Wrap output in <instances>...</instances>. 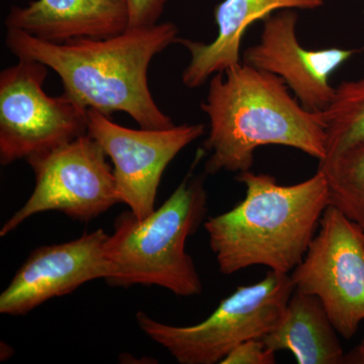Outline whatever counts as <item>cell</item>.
Returning <instances> with one entry per match:
<instances>
[{"label":"cell","mask_w":364,"mask_h":364,"mask_svg":"<svg viewBox=\"0 0 364 364\" xmlns=\"http://www.w3.org/2000/svg\"><path fill=\"white\" fill-rule=\"evenodd\" d=\"M177 35L173 23H158L107 39L55 44L7 28L6 45L16 58L41 62L56 72L64 93L85 109L109 117L126 112L140 128L162 130L176 124L155 102L148 71L153 58L177 42Z\"/></svg>","instance_id":"1"},{"label":"cell","mask_w":364,"mask_h":364,"mask_svg":"<svg viewBox=\"0 0 364 364\" xmlns=\"http://www.w3.org/2000/svg\"><path fill=\"white\" fill-rule=\"evenodd\" d=\"M200 109L210 119L207 174L247 171L254 152L267 145L294 148L318 161L327 157L322 112L305 109L279 76L243 62L210 77Z\"/></svg>","instance_id":"2"},{"label":"cell","mask_w":364,"mask_h":364,"mask_svg":"<svg viewBox=\"0 0 364 364\" xmlns=\"http://www.w3.org/2000/svg\"><path fill=\"white\" fill-rule=\"evenodd\" d=\"M237 181L245 198L229 212L208 218L203 224L210 249L223 274L231 275L260 265L289 274L305 257L330 205L324 174L293 184L251 170Z\"/></svg>","instance_id":"3"},{"label":"cell","mask_w":364,"mask_h":364,"mask_svg":"<svg viewBox=\"0 0 364 364\" xmlns=\"http://www.w3.org/2000/svg\"><path fill=\"white\" fill-rule=\"evenodd\" d=\"M208 212L203 176L188 174L161 207L143 220L122 213L105 244L112 287L158 286L178 296H198L203 282L186 240Z\"/></svg>","instance_id":"4"},{"label":"cell","mask_w":364,"mask_h":364,"mask_svg":"<svg viewBox=\"0 0 364 364\" xmlns=\"http://www.w3.org/2000/svg\"><path fill=\"white\" fill-rule=\"evenodd\" d=\"M291 274L272 272L257 284L238 287L198 324L178 327L136 313L139 327L181 364L221 363L239 344L262 339L277 323L294 294Z\"/></svg>","instance_id":"5"},{"label":"cell","mask_w":364,"mask_h":364,"mask_svg":"<svg viewBox=\"0 0 364 364\" xmlns=\"http://www.w3.org/2000/svg\"><path fill=\"white\" fill-rule=\"evenodd\" d=\"M48 67L18 59L0 73V164L7 166L87 134V109L44 90Z\"/></svg>","instance_id":"6"},{"label":"cell","mask_w":364,"mask_h":364,"mask_svg":"<svg viewBox=\"0 0 364 364\" xmlns=\"http://www.w3.org/2000/svg\"><path fill=\"white\" fill-rule=\"evenodd\" d=\"M105 150L85 134L26 161L35 174V188L25 205L0 230L13 233L26 220L44 212H60L88 223L119 202L114 170Z\"/></svg>","instance_id":"7"},{"label":"cell","mask_w":364,"mask_h":364,"mask_svg":"<svg viewBox=\"0 0 364 364\" xmlns=\"http://www.w3.org/2000/svg\"><path fill=\"white\" fill-rule=\"evenodd\" d=\"M294 287L320 299L340 336L351 339L364 321V232L334 205L326 208Z\"/></svg>","instance_id":"8"},{"label":"cell","mask_w":364,"mask_h":364,"mask_svg":"<svg viewBox=\"0 0 364 364\" xmlns=\"http://www.w3.org/2000/svg\"><path fill=\"white\" fill-rule=\"evenodd\" d=\"M87 134L114 164L119 202L138 220L155 210L165 169L189 144L205 135L203 124H183L162 130L124 128L95 109L87 111Z\"/></svg>","instance_id":"9"},{"label":"cell","mask_w":364,"mask_h":364,"mask_svg":"<svg viewBox=\"0 0 364 364\" xmlns=\"http://www.w3.org/2000/svg\"><path fill=\"white\" fill-rule=\"evenodd\" d=\"M296 9H282L263 21L257 44L243 53L247 64L279 76L305 109L323 112L331 104L335 87L331 77L358 50L306 49L299 43Z\"/></svg>","instance_id":"10"},{"label":"cell","mask_w":364,"mask_h":364,"mask_svg":"<svg viewBox=\"0 0 364 364\" xmlns=\"http://www.w3.org/2000/svg\"><path fill=\"white\" fill-rule=\"evenodd\" d=\"M109 235L97 229L66 243L41 246L0 294V314L23 316L95 279L111 277L105 244Z\"/></svg>","instance_id":"11"},{"label":"cell","mask_w":364,"mask_h":364,"mask_svg":"<svg viewBox=\"0 0 364 364\" xmlns=\"http://www.w3.org/2000/svg\"><path fill=\"white\" fill-rule=\"evenodd\" d=\"M129 21L127 0H36L28 6L11 7L6 26L62 44L121 35L128 30Z\"/></svg>","instance_id":"12"},{"label":"cell","mask_w":364,"mask_h":364,"mask_svg":"<svg viewBox=\"0 0 364 364\" xmlns=\"http://www.w3.org/2000/svg\"><path fill=\"white\" fill-rule=\"evenodd\" d=\"M324 0H224L215 9L218 35L213 42L178 38L191 60L182 72V83L188 88L205 85L208 78L223 73L241 62V44L246 30L257 21H264L282 9H318Z\"/></svg>","instance_id":"13"},{"label":"cell","mask_w":364,"mask_h":364,"mask_svg":"<svg viewBox=\"0 0 364 364\" xmlns=\"http://www.w3.org/2000/svg\"><path fill=\"white\" fill-rule=\"evenodd\" d=\"M338 335L320 299L294 289L279 322L262 340L275 353L291 352L299 364H343Z\"/></svg>","instance_id":"14"},{"label":"cell","mask_w":364,"mask_h":364,"mask_svg":"<svg viewBox=\"0 0 364 364\" xmlns=\"http://www.w3.org/2000/svg\"><path fill=\"white\" fill-rule=\"evenodd\" d=\"M329 188L330 205L364 232V142L318 161Z\"/></svg>","instance_id":"15"},{"label":"cell","mask_w":364,"mask_h":364,"mask_svg":"<svg viewBox=\"0 0 364 364\" xmlns=\"http://www.w3.org/2000/svg\"><path fill=\"white\" fill-rule=\"evenodd\" d=\"M322 114L327 134V157L364 142V75L335 87L334 98Z\"/></svg>","instance_id":"16"},{"label":"cell","mask_w":364,"mask_h":364,"mask_svg":"<svg viewBox=\"0 0 364 364\" xmlns=\"http://www.w3.org/2000/svg\"><path fill=\"white\" fill-rule=\"evenodd\" d=\"M275 352L262 339H249L235 347L221 364H274Z\"/></svg>","instance_id":"17"},{"label":"cell","mask_w":364,"mask_h":364,"mask_svg":"<svg viewBox=\"0 0 364 364\" xmlns=\"http://www.w3.org/2000/svg\"><path fill=\"white\" fill-rule=\"evenodd\" d=\"M167 1L168 0H127L130 16L128 28L156 25Z\"/></svg>","instance_id":"18"},{"label":"cell","mask_w":364,"mask_h":364,"mask_svg":"<svg viewBox=\"0 0 364 364\" xmlns=\"http://www.w3.org/2000/svg\"><path fill=\"white\" fill-rule=\"evenodd\" d=\"M343 364H364V339L350 351L345 352Z\"/></svg>","instance_id":"19"}]
</instances>
